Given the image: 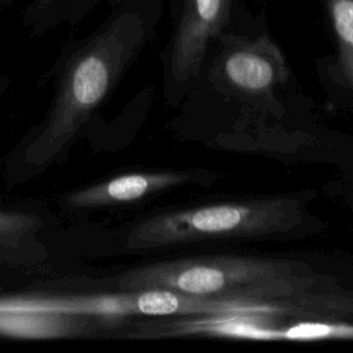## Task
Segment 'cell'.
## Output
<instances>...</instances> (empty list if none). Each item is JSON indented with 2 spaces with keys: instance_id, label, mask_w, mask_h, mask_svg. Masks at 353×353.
I'll use <instances>...</instances> for the list:
<instances>
[{
  "instance_id": "cell-1",
  "label": "cell",
  "mask_w": 353,
  "mask_h": 353,
  "mask_svg": "<svg viewBox=\"0 0 353 353\" xmlns=\"http://www.w3.org/2000/svg\"><path fill=\"white\" fill-rule=\"evenodd\" d=\"M146 40L143 15L135 10H119L68 51L54 105L23 150L25 165L44 167L61 156Z\"/></svg>"
},
{
  "instance_id": "cell-2",
  "label": "cell",
  "mask_w": 353,
  "mask_h": 353,
  "mask_svg": "<svg viewBox=\"0 0 353 353\" xmlns=\"http://www.w3.org/2000/svg\"><path fill=\"white\" fill-rule=\"evenodd\" d=\"M117 290H171L201 296L279 299L325 290L305 263L256 256H199L139 266L114 280Z\"/></svg>"
},
{
  "instance_id": "cell-3",
  "label": "cell",
  "mask_w": 353,
  "mask_h": 353,
  "mask_svg": "<svg viewBox=\"0 0 353 353\" xmlns=\"http://www.w3.org/2000/svg\"><path fill=\"white\" fill-rule=\"evenodd\" d=\"M303 215V200L295 196L216 203L146 218L128 233L125 244L149 250L212 239L269 237L295 229Z\"/></svg>"
},
{
  "instance_id": "cell-4",
  "label": "cell",
  "mask_w": 353,
  "mask_h": 353,
  "mask_svg": "<svg viewBox=\"0 0 353 353\" xmlns=\"http://www.w3.org/2000/svg\"><path fill=\"white\" fill-rule=\"evenodd\" d=\"M269 314L182 316L172 320L141 321L128 328V336L159 338L207 335L252 341H353V323L341 320L302 319L298 323H280Z\"/></svg>"
},
{
  "instance_id": "cell-5",
  "label": "cell",
  "mask_w": 353,
  "mask_h": 353,
  "mask_svg": "<svg viewBox=\"0 0 353 353\" xmlns=\"http://www.w3.org/2000/svg\"><path fill=\"white\" fill-rule=\"evenodd\" d=\"M219 85L245 98H270L288 74L283 51L266 34L226 37L214 65Z\"/></svg>"
},
{
  "instance_id": "cell-6",
  "label": "cell",
  "mask_w": 353,
  "mask_h": 353,
  "mask_svg": "<svg viewBox=\"0 0 353 353\" xmlns=\"http://www.w3.org/2000/svg\"><path fill=\"white\" fill-rule=\"evenodd\" d=\"M232 0H183L172 50V77L185 83L199 76L210 43L230 18Z\"/></svg>"
},
{
  "instance_id": "cell-7",
  "label": "cell",
  "mask_w": 353,
  "mask_h": 353,
  "mask_svg": "<svg viewBox=\"0 0 353 353\" xmlns=\"http://www.w3.org/2000/svg\"><path fill=\"white\" fill-rule=\"evenodd\" d=\"M193 181L194 174L185 171L130 172L74 190L66 196L65 203L72 208H94L131 203Z\"/></svg>"
},
{
  "instance_id": "cell-8",
  "label": "cell",
  "mask_w": 353,
  "mask_h": 353,
  "mask_svg": "<svg viewBox=\"0 0 353 353\" xmlns=\"http://www.w3.org/2000/svg\"><path fill=\"white\" fill-rule=\"evenodd\" d=\"M105 330L112 328L105 321L92 317L0 310V335L12 339H61Z\"/></svg>"
},
{
  "instance_id": "cell-9",
  "label": "cell",
  "mask_w": 353,
  "mask_h": 353,
  "mask_svg": "<svg viewBox=\"0 0 353 353\" xmlns=\"http://www.w3.org/2000/svg\"><path fill=\"white\" fill-rule=\"evenodd\" d=\"M327 11L336 40V70L353 91V0H327Z\"/></svg>"
},
{
  "instance_id": "cell-10",
  "label": "cell",
  "mask_w": 353,
  "mask_h": 353,
  "mask_svg": "<svg viewBox=\"0 0 353 353\" xmlns=\"http://www.w3.org/2000/svg\"><path fill=\"white\" fill-rule=\"evenodd\" d=\"M90 3L91 0H32L23 12V25L33 36H40L66 19L77 18V8H85Z\"/></svg>"
},
{
  "instance_id": "cell-11",
  "label": "cell",
  "mask_w": 353,
  "mask_h": 353,
  "mask_svg": "<svg viewBox=\"0 0 353 353\" xmlns=\"http://www.w3.org/2000/svg\"><path fill=\"white\" fill-rule=\"evenodd\" d=\"M41 223L36 215L0 210V243L22 244V240L36 233Z\"/></svg>"
},
{
  "instance_id": "cell-12",
  "label": "cell",
  "mask_w": 353,
  "mask_h": 353,
  "mask_svg": "<svg viewBox=\"0 0 353 353\" xmlns=\"http://www.w3.org/2000/svg\"><path fill=\"white\" fill-rule=\"evenodd\" d=\"M21 244H4L0 243V268L6 262H10L17 254H22L19 250Z\"/></svg>"
},
{
  "instance_id": "cell-13",
  "label": "cell",
  "mask_w": 353,
  "mask_h": 353,
  "mask_svg": "<svg viewBox=\"0 0 353 353\" xmlns=\"http://www.w3.org/2000/svg\"><path fill=\"white\" fill-rule=\"evenodd\" d=\"M11 0H0V7H3V6H6L7 3H10Z\"/></svg>"
},
{
  "instance_id": "cell-14",
  "label": "cell",
  "mask_w": 353,
  "mask_h": 353,
  "mask_svg": "<svg viewBox=\"0 0 353 353\" xmlns=\"http://www.w3.org/2000/svg\"><path fill=\"white\" fill-rule=\"evenodd\" d=\"M150 316H152V291H150ZM149 316V317H150Z\"/></svg>"
}]
</instances>
